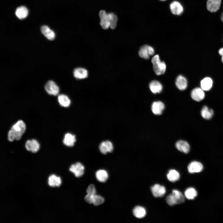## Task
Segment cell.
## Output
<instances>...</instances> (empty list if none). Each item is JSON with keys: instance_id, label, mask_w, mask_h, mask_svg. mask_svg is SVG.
<instances>
[{"instance_id": "6da1fadb", "label": "cell", "mask_w": 223, "mask_h": 223, "mask_svg": "<svg viewBox=\"0 0 223 223\" xmlns=\"http://www.w3.org/2000/svg\"><path fill=\"white\" fill-rule=\"evenodd\" d=\"M26 129V125L24 122L22 120L17 121L11 127L8 132L7 138L8 140L11 142L16 140L20 139L24 133Z\"/></svg>"}, {"instance_id": "e575fe53", "label": "cell", "mask_w": 223, "mask_h": 223, "mask_svg": "<svg viewBox=\"0 0 223 223\" xmlns=\"http://www.w3.org/2000/svg\"><path fill=\"white\" fill-rule=\"evenodd\" d=\"M221 19L222 21L223 22V13L221 15Z\"/></svg>"}, {"instance_id": "7a4b0ae2", "label": "cell", "mask_w": 223, "mask_h": 223, "mask_svg": "<svg viewBox=\"0 0 223 223\" xmlns=\"http://www.w3.org/2000/svg\"><path fill=\"white\" fill-rule=\"evenodd\" d=\"M185 201V197L182 193L176 190H173L172 194L168 195L166 198L167 203L170 206L182 203Z\"/></svg>"}, {"instance_id": "1f68e13d", "label": "cell", "mask_w": 223, "mask_h": 223, "mask_svg": "<svg viewBox=\"0 0 223 223\" xmlns=\"http://www.w3.org/2000/svg\"><path fill=\"white\" fill-rule=\"evenodd\" d=\"M87 195L93 196L96 194V190L93 184L90 185L86 190Z\"/></svg>"}, {"instance_id": "4316f807", "label": "cell", "mask_w": 223, "mask_h": 223, "mask_svg": "<svg viewBox=\"0 0 223 223\" xmlns=\"http://www.w3.org/2000/svg\"><path fill=\"white\" fill-rule=\"evenodd\" d=\"M133 215L137 218H141L144 217L146 215V212L145 209L141 206H137L133 210Z\"/></svg>"}, {"instance_id": "d590c367", "label": "cell", "mask_w": 223, "mask_h": 223, "mask_svg": "<svg viewBox=\"0 0 223 223\" xmlns=\"http://www.w3.org/2000/svg\"><path fill=\"white\" fill-rule=\"evenodd\" d=\"M160 0V1H166V0Z\"/></svg>"}, {"instance_id": "d6a6232c", "label": "cell", "mask_w": 223, "mask_h": 223, "mask_svg": "<svg viewBox=\"0 0 223 223\" xmlns=\"http://www.w3.org/2000/svg\"><path fill=\"white\" fill-rule=\"evenodd\" d=\"M100 24L103 29H106L110 27V23L107 20L101 19Z\"/></svg>"}, {"instance_id": "2e32d148", "label": "cell", "mask_w": 223, "mask_h": 223, "mask_svg": "<svg viewBox=\"0 0 223 223\" xmlns=\"http://www.w3.org/2000/svg\"><path fill=\"white\" fill-rule=\"evenodd\" d=\"M176 147L178 150L185 154L188 153L190 151V145L187 142L183 140L177 141L176 143Z\"/></svg>"}, {"instance_id": "3957f363", "label": "cell", "mask_w": 223, "mask_h": 223, "mask_svg": "<svg viewBox=\"0 0 223 223\" xmlns=\"http://www.w3.org/2000/svg\"><path fill=\"white\" fill-rule=\"evenodd\" d=\"M151 61L154 71L156 75H160L165 72L166 68V64L164 62L161 61L158 55H154Z\"/></svg>"}, {"instance_id": "ac0fdd59", "label": "cell", "mask_w": 223, "mask_h": 223, "mask_svg": "<svg viewBox=\"0 0 223 223\" xmlns=\"http://www.w3.org/2000/svg\"><path fill=\"white\" fill-rule=\"evenodd\" d=\"M175 84L177 87L181 90H184L187 86V81L186 78L181 75H179L177 78Z\"/></svg>"}, {"instance_id": "83f0119b", "label": "cell", "mask_w": 223, "mask_h": 223, "mask_svg": "<svg viewBox=\"0 0 223 223\" xmlns=\"http://www.w3.org/2000/svg\"><path fill=\"white\" fill-rule=\"evenodd\" d=\"M58 100L60 105L63 107H68L71 103V101L69 98L64 94H59L58 97Z\"/></svg>"}, {"instance_id": "f546056e", "label": "cell", "mask_w": 223, "mask_h": 223, "mask_svg": "<svg viewBox=\"0 0 223 223\" xmlns=\"http://www.w3.org/2000/svg\"><path fill=\"white\" fill-rule=\"evenodd\" d=\"M185 196L188 199H193L197 196V192L196 190L192 187L187 189L184 193Z\"/></svg>"}, {"instance_id": "4fadbf2b", "label": "cell", "mask_w": 223, "mask_h": 223, "mask_svg": "<svg viewBox=\"0 0 223 223\" xmlns=\"http://www.w3.org/2000/svg\"><path fill=\"white\" fill-rule=\"evenodd\" d=\"M202 164L197 161H193L190 163L188 166V169L190 173L201 172L203 169Z\"/></svg>"}, {"instance_id": "30bf717a", "label": "cell", "mask_w": 223, "mask_h": 223, "mask_svg": "<svg viewBox=\"0 0 223 223\" xmlns=\"http://www.w3.org/2000/svg\"><path fill=\"white\" fill-rule=\"evenodd\" d=\"M170 8L171 12L176 15H180L183 11V7L182 5L178 2L174 1L170 5Z\"/></svg>"}, {"instance_id": "5bb4252c", "label": "cell", "mask_w": 223, "mask_h": 223, "mask_svg": "<svg viewBox=\"0 0 223 223\" xmlns=\"http://www.w3.org/2000/svg\"><path fill=\"white\" fill-rule=\"evenodd\" d=\"M221 0H207V7L211 12H215L218 10L220 7Z\"/></svg>"}, {"instance_id": "836d02e7", "label": "cell", "mask_w": 223, "mask_h": 223, "mask_svg": "<svg viewBox=\"0 0 223 223\" xmlns=\"http://www.w3.org/2000/svg\"><path fill=\"white\" fill-rule=\"evenodd\" d=\"M219 54L221 56V61L223 63V47L221 48L218 51Z\"/></svg>"}, {"instance_id": "44dd1931", "label": "cell", "mask_w": 223, "mask_h": 223, "mask_svg": "<svg viewBox=\"0 0 223 223\" xmlns=\"http://www.w3.org/2000/svg\"><path fill=\"white\" fill-rule=\"evenodd\" d=\"M213 85V81L209 77H206L203 79L200 82L201 88L204 91L210 90Z\"/></svg>"}, {"instance_id": "277c9868", "label": "cell", "mask_w": 223, "mask_h": 223, "mask_svg": "<svg viewBox=\"0 0 223 223\" xmlns=\"http://www.w3.org/2000/svg\"><path fill=\"white\" fill-rule=\"evenodd\" d=\"M155 51L151 46L145 45L142 46L139 51V56L145 59H148L150 56L154 55Z\"/></svg>"}, {"instance_id": "cb8c5ba5", "label": "cell", "mask_w": 223, "mask_h": 223, "mask_svg": "<svg viewBox=\"0 0 223 223\" xmlns=\"http://www.w3.org/2000/svg\"><path fill=\"white\" fill-rule=\"evenodd\" d=\"M108 20L110 23V27L112 29L115 28L116 26L117 18L116 15L113 13H107L104 19Z\"/></svg>"}, {"instance_id": "603a6c76", "label": "cell", "mask_w": 223, "mask_h": 223, "mask_svg": "<svg viewBox=\"0 0 223 223\" xmlns=\"http://www.w3.org/2000/svg\"><path fill=\"white\" fill-rule=\"evenodd\" d=\"M214 114L213 110L209 108L207 106H203L201 111L202 117L206 120H209L212 117Z\"/></svg>"}, {"instance_id": "5b68a950", "label": "cell", "mask_w": 223, "mask_h": 223, "mask_svg": "<svg viewBox=\"0 0 223 223\" xmlns=\"http://www.w3.org/2000/svg\"><path fill=\"white\" fill-rule=\"evenodd\" d=\"M45 88L46 92L50 95L56 96L59 92L58 86L52 81H48L46 84Z\"/></svg>"}, {"instance_id": "484cf974", "label": "cell", "mask_w": 223, "mask_h": 223, "mask_svg": "<svg viewBox=\"0 0 223 223\" xmlns=\"http://www.w3.org/2000/svg\"><path fill=\"white\" fill-rule=\"evenodd\" d=\"M15 14L17 17L20 19L25 18L28 14V9L24 6L18 7L16 9Z\"/></svg>"}, {"instance_id": "d6986e66", "label": "cell", "mask_w": 223, "mask_h": 223, "mask_svg": "<svg viewBox=\"0 0 223 223\" xmlns=\"http://www.w3.org/2000/svg\"><path fill=\"white\" fill-rule=\"evenodd\" d=\"M149 87L151 92L154 94L160 93L163 89V86L161 83L156 80L151 81L149 84Z\"/></svg>"}, {"instance_id": "9c48e42d", "label": "cell", "mask_w": 223, "mask_h": 223, "mask_svg": "<svg viewBox=\"0 0 223 223\" xmlns=\"http://www.w3.org/2000/svg\"><path fill=\"white\" fill-rule=\"evenodd\" d=\"M47 183L48 185L51 187H59L62 184V181L59 176L53 174L48 177Z\"/></svg>"}, {"instance_id": "9a60e30c", "label": "cell", "mask_w": 223, "mask_h": 223, "mask_svg": "<svg viewBox=\"0 0 223 223\" xmlns=\"http://www.w3.org/2000/svg\"><path fill=\"white\" fill-rule=\"evenodd\" d=\"M165 107L164 103L160 101L154 102L151 105V110L155 115H159L162 114Z\"/></svg>"}, {"instance_id": "8fae6325", "label": "cell", "mask_w": 223, "mask_h": 223, "mask_svg": "<svg viewBox=\"0 0 223 223\" xmlns=\"http://www.w3.org/2000/svg\"><path fill=\"white\" fill-rule=\"evenodd\" d=\"M151 191L153 196L155 197H160L165 193L166 190L163 186L156 184L151 187Z\"/></svg>"}, {"instance_id": "ffe728a7", "label": "cell", "mask_w": 223, "mask_h": 223, "mask_svg": "<svg viewBox=\"0 0 223 223\" xmlns=\"http://www.w3.org/2000/svg\"><path fill=\"white\" fill-rule=\"evenodd\" d=\"M76 141L75 136L70 133H67L65 134L63 142L66 146L71 147L74 146Z\"/></svg>"}, {"instance_id": "7c38bea8", "label": "cell", "mask_w": 223, "mask_h": 223, "mask_svg": "<svg viewBox=\"0 0 223 223\" xmlns=\"http://www.w3.org/2000/svg\"><path fill=\"white\" fill-rule=\"evenodd\" d=\"M100 152L103 154L111 152L113 150V146L111 142L106 141L102 142L99 146Z\"/></svg>"}, {"instance_id": "7402d4cb", "label": "cell", "mask_w": 223, "mask_h": 223, "mask_svg": "<svg viewBox=\"0 0 223 223\" xmlns=\"http://www.w3.org/2000/svg\"><path fill=\"white\" fill-rule=\"evenodd\" d=\"M41 31L42 33L48 39L52 40L55 39V35L54 32L48 26H42L41 28Z\"/></svg>"}, {"instance_id": "4dcf8cb0", "label": "cell", "mask_w": 223, "mask_h": 223, "mask_svg": "<svg viewBox=\"0 0 223 223\" xmlns=\"http://www.w3.org/2000/svg\"><path fill=\"white\" fill-rule=\"evenodd\" d=\"M104 201L103 198L100 195L95 194L92 198V203L94 206H97L102 204Z\"/></svg>"}, {"instance_id": "e0dca14e", "label": "cell", "mask_w": 223, "mask_h": 223, "mask_svg": "<svg viewBox=\"0 0 223 223\" xmlns=\"http://www.w3.org/2000/svg\"><path fill=\"white\" fill-rule=\"evenodd\" d=\"M73 74L74 77L78 79L86 78L88 77V75L87 70L82 68H77L75 69Z\"/></svg>"}, {"instance_id": "ba28073f", "label": "cell", "mask_w": 223, "mask_h": 223, "mask_svg": "<svg viewBox=\"0 0 223 223\" xmlns=\"http://www.w3.org/2000/svg\"><path fill=\"white\" fill-rule=\"evenodd\" d=\"M191 96L193 99L196 101L199 102L204 98L205 94L203 90L201 88L197 87L192 90Z\"/></svg>"}, {"instance_id": "d4e9b609", "label": "cell", "mask_w": 223, "mask_h": 223, "mask_svg": "<svg viewBox=\"0 0 223 223\" xmlns=\"http://www.w3.org/2000/svg\"><path fill=\"white\" fill-rule=\"evenodd\" d=\"M95 176L97 180L102 182L106 181L108 178L107 172L104 169H100L97 171L96 173Z\"/></svg>"}, {"instance_id": "8992f818", "label": "cell", "mask_w": 223, "mask_h": 223, "mask_svg": "<svg viewBox=\"0 0 223 223\" xmlns=\"http://www.w3.org/2000/svg\"><path fill=\"white\" fill-rule=\"evenodd\" d=\"M85 168L82 164L77 162L72 164L69 168V171L73 173L76 177H81L84 173Z\"/></svg>"}, {"instance_id": "52a82bcc", "label": "cell", "mask_w": 223, "mask_h": 223, "mask_svg": "<svg viewBox=\"0 0 223 223\" xmlns=\"http://www.w3.org/2000/svg\"><path fill=\"white\" fill-rule=\"evenodd\" d=\"M25 147L27 151L35 153L39 150L40 144L36 139L28 140L25 142Z\"/></svg>"}, {"instance_id": "f1b7e54d", "label": "cell", "mask_w": 223, "mask_h": 223, "mask_svg": "<svg viewBox=\"0 0 223 223\" xmlns=\"http://www.w3.org/2000/svg\"><path fill=\"white\" fill-rule=\"evenodd\" d=\"M180 174L174 169L170 170L167 174V177L170 181L174 182L178 181L180 178Z\"/></svg>"}]
</instances>
